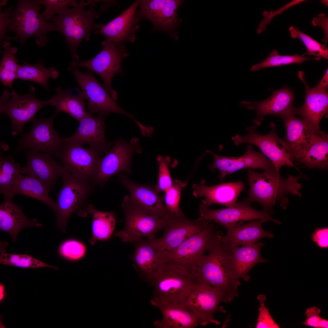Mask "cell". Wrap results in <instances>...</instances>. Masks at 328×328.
<instances>
[{"mask_svg": "<svg viewBox=\"0 0 328 328\" xmlns=\"http://www.w3.org/2000/svg\"><path fill=\"white\" fill-rule=\"evenodd\" d=\"M223 235L221 231H217L208 253L203 255L192 267L200 282L220 289L228 303L238 295L240 283L234 272L229 250L222 241Z\"/></svg>", "mask_w": 328, "mask_h": 328, "instance_id": "cell-1", "label": "cell"}, {"mask_svg": "<svg viewBox=\"0 0 328 328\" xmlns=\"http://www.w3.org/2000/svg\"><path fill=\"white\" fill-rule=\"evenodd\" d=\"M245 169L249 186L246 200L250 203H258L262 206L263 210L272 212V207L277 201H280L282 208L286 209L288 204L286 196L288 194L301 196L300 191L302 184L298 181L302 175H289L285 179L277 172L274 166L264 170L262 173L251 168Z\"/></svg>", "mask_w": 328, "mask_h": 328, "instance_id": "cell-2", "label": "cell"}, {"mask_svg": "<svg viewBox=\"0 0 328 328\" xmlns=\"http://www.w3.org/2000/svg\"><path fill=\"white\" fill-rule=\"evenodd\" d=\"M199 282L192 266L165 262L151 285L153 289L150 303L155 307L162 304H183Z\"/></svg>", "mask_w": 328, "mask_h": 328, "instance_id": "cell-3", "label": "cell"}, {"mask_svg": "<svg viewBox=\"0 0 328 328\" xmlns=\"http://www.w3.org/2000/svg\"><path fill=\"white\" fill-rule=\"evenodd\" d=\"M96 2L80 0L77 5L72 8H66L51 20L55 23L56 31L65 37L72 54L73 61L79 60L77 50L82 40L84 39L88 41L91 32L99 29L102 24L94 22V19L101 14L95 11Z\"/></svg>", "mask_w": 328, "mask_h": 328, "instance_id": "cell-4", "label": "cell"}, {"mask_svg": "<svg viewBox=\"0 0 328 328\" xmlns=\"http://www.w3.org/2000/svg\"><path fill=\"white\" fill-rule=\"evenodd\" d=\"M34 0H19L11 12L7 32L15 34V41L23 46L29 38L34 37L39 48L44 47L50 40L49 32L56 31L55 23L50 22L40 13L42 7Z\"/></svg>", "mask_w": 328, "mask_h": 328, "instance_id": "cell-5", "label": "cell"}, {"mask_svg": "<svg viewBox=\"0 0 328 328\" xmlns=\"http://www.w3.org/2000/svg\"><path fill=\"white\" fill-rule=\"evenodd\" d=\"M125 216L124 228L115 234L122 242L134 244L143 239L155 238L156 233L163 228L170 216L161 217L148 212L133 203L129 196H125L121 204Z\"/></svg>", "mask_w": 328, "mask_h": 328, "instance_id": "cell-6", "label": "cell"}, {"mask_svg": "<svg viewBox=\"0 0 328 328\" xmlns=\"http://www.w3.org/2000/svg\"><path fill=\"white\" fill-rule=\"evenodd\" d=\"M61 177L63 184L57 194L55 212L57 228L63 232L72 214L85 206L94 190L93 184L70 174L63 166Z\"/></svg>", "mask_w": 328, "mask_h": 328, "instance_id": "cell-7", "label": "cell"}, {"mask_svg": "<svg viewBox=\"0 0 328 328\" xmlns=\"http://www.w3.org/2000/svg\"><path fill=\"white\" fill-rule=\"evenodd\" d=\"M103 46L100 52L92 58L80 61H72L67 70L74 67H84L99 75L103 81L104 86L116 101L117 99L116 92L112 88L111 81L116 73H123L121 63L124 58L128 54L124 45L116 44L106 39L102 42Z\"/></svg>", "mask_w": 328, "mask_h": 328, "instance_id": "cell-8", "label": "cell"}, {"mask_svg": "<svg viewBox=\"0 0 328 328\" xmlns=\"http://www.w3.org/2000/svg\"><path fill=\"white\" fill-rule=\"evenodd\" d=\"M35 87L31 86L26 94L20 95L13 89L10 93L11 99L9 100L4 90L0 101V114L8 116L11 121L12 135L16 136L23 131L24 125L34 119L37 113L43 107L51 105L50 99L43 101L35 96Z\"/></svg>", "mask_w": 328, "mask_h": 328, "instance_id": "cell-9", "label": "cell"}, {"mask_svg": "<svg viewBox=\"0 0 328 328\" xmlns=\"http://www.w3.org/2000/svg\"><path fill=\"white\" fill-rule=\"evenodd\" d=\"M257 127L254 125L247 127L246 130L248 133L246 135H237L232 137L235 145L238 146L243 143H247L257 146L271 161L278 173L281 168L286 165L293 167L300 172L291 160L286 141L277 135L276 125L271 122L269 127L271 131L265 135L258 134L256 131Z\"/></svg>", "mask_w": 328, "mask_h": 328, "instance_id": "cell-10", "label": "cell"}, {"mask_svg": "<svg viewBox=\"0 0 328 328\" xmlns=\"http://www.w3.org/2000/svg\"><path fill=\"white\" fill-rule=\"evenodd\" d=\"M57 114L55 112L47 118H34L32 121V125L30 131L23 134L19 140L15 152L29 150L48 153L60 159L63 138L55 131L53 126Z\"/></svg>", "mask_w": 328, "mask_h": 328, "instance_id": "cell-11", "label": "cell"}, {"mask_svg": "<svg viewBox=\"0 0 328 328\" xmlns=\"http://www.w3.org/2000/svg\"><path fill=\"white\" fill-rule=\"evenodd\" d=\"M71 71L80 86L87 101L88 112L92 115L96 113L108 115L110 113L122 114L132 119L136 123L138 121L132 114L126 111L116 103L109 92L96 79L94 73L88 70L83 73L77 67Z\"/></svg>", "mask_w": 328, "mask_h": 328, "instance_id": "cell-12", "label": "cell"}, {"mask_svg": "<svg viewBox=\"0 0 328 328\" xmlns=\"http://www.w3.org/2000/svg\"><path fill=\"white\" fill-rule=\"evenodd\" d=\"M142 151L138 138H132L129 142L119 138L112 148L102 157L92 183L102 187L116 174L124 171L131 174L133 156L135 153H141Z\"/></svg>", "mask_w": 328, "mask_h": 328, "instance_id": "cell-13", "label": "cell"}, {"mask_svg": "<svg viewBox=\"0 0 328 328\" xmlns=\"http://www.w3.org/2000/svg\"><path fill=\"white\" fill-rule=\"evenodd\" d=\"M102 154L89 147L63 141L60 159L62 165L70 174L92 183L97 171Z\"/></svg>", "mask_w": 328, "mask_h": 328, "instance_id": "cell-14", "label": "cell"}, {"mask_svg": "<svg viewBox=\"0 0 328 328\" xmlns=\"http://www.w3.org/2000/svg\"><path fill=\"white\" fill-rule=\"evenodd\" d=\"M226 302L225 295L220 289L199 282L189 295L183 304L197 317L200 326L212 324L217 325L220 322L215 319L214 313L226 312L222 302Z\"/></svg>", "mask_w": 328, "mask_h": 328, "instance_id": "cell-15", "label": "cell"}, {"mask_svg": "<svg viewBox=\"0 0 328 328\" xmlns=\"http://www.w3.org/2000/svg\"><path fill=\"white\" fill-rule=\"evenodd\" d=\"M215 230L214 225L209 221L202 230L176 248L159 251V256L165 262L193 266L210 249L217 233Z\"/></svg>", "mask_w": 328, "mask_h": 328, "instance_id": "cell-16", "label": "cell"}, {"mask_svg": "<svg viewBox=\"0 0 328 328\" xmlns=\"http://www.w3.org/2000/svg\"><path fill=\"white\" fill-rule=\"evenodd\" d=\"M250 203L245 200L231 207L218 210L211 209L200 205V217L205 220H213L226 228L240 225L245 221L255 220L266 219L281 224L280 221L273 219L268 212L257 210L251 206Z\"/></svg>", "mask_w": 328, "mask_h": 328, "instance_id": "cell-17", "label": "cell"}, {"mask_svg": "<svg viewBox=\"0 0 328 328\" xmlns=\"http://www.w3.org/2000/svg\"><path fill=\"white\" fill-rule=\"evenodd\" d=\"M209 221L200 217L196 220L190 219L184 214L171 215L163 228L162 235L152 241L159 251L172 250L202 230Z\"/></svg>", "mask_w": 328, "mask_h": 328, "instance_id": "cell-18", "label": "cell"}, {"mask_svg": "<svg viewBox=\"0 0 328 328\" xmlns=\"http://www.w3.org/2000/svg\"><path fill=\"white\" fill-rule=\"evenodd\" d=\"M286 128V142L292 161L296 162L304 154L321 130H315L306 121L296 117L292 110L280 116Z\"/></svg>", "mask_w": 328, "mask_h": 328, "instance_id": "cell-19", "label": "cell"}, {"mask_svg": "<svg viewBox=\"0 0 328 328\" xmlns=\"http://www.w3.org/2000/svg\"><path fill=\"white\" fill-rule=\"evenodd\" d=\"M107 116L98 114L96 117L89 114L79 122L76 132L72 135L63 138V141L82 145L87 144L89 147L101 153H106L114 144L105 137L104 121Z\"/></svg>", "mask_w": 328, "mask_h": 328, "instance_id": "cell-20", "label": "cell"}, {"mask_svg": "<svg viewBox=\"0 0 328 328\" xmlns=\"http://www.w3.org/2000/svg\"><path fill=\"white\" fill-rule=\"evenodd\" d=\"M183 2L180 0L140 1L138 13L142 18L151 21L155 29L172 32L179 23L177 10Z\"/></svg>", "mask_w": 328, "mask_h": 328, "instance_id": "cell-21", "label": "cell"}, {"mask_svg": "<svg viewBox=\"0 0 328 328\" xmlns=\"http://www.w3.org/2000/svg\"><path fill=\"white\" fill-rule=\"evenodd\" d=\"M207 153L214 157L213 163L209 168L212 170L218 169L220 173L218 177L222 181L226 176L243 168L261 169L264 170L274 166L271 161L261 152L255 151L251 145H248L245 153L239 157L221 156L210 151Z\"/></svg>", "mask_w": 328, "mask_h": 328, "instance_id": "cell-22", "label": "cell"}, {"mask_svg": "<svg viewBox=\"0 0 328 328\" xmlns=\"http://www.w3.org/2000/svg\"><path fill=\"white\" fill-rule=\"evenodd\" d=\"M27 164L21 168V173L40 181L50 191L61 177L62 165L48 153L25 150Z\"/></svg>", "mask_w": 328, "mask_h": 328, "instance_id": "cell-23", "label": "cell"}, {"mask_svg": "<svg viewBox=\"0 0 328 328\" xmlns=\"http://www.w3.org/2000/svg\"><path fill=\"white\" fill-rule=\"evenodd\" d=\"M118 181L128 190L129 196L135 204L152 214L161 217L171 215L163 203L164 198L155 186L141 185L130 180L124 174L118 173Z\"/></svg>", "mask_w": 328, "mask_h": 328, "instance_id": "cell-24", "label": "cell"}, {"mask_svg": "<svg viewBox=\"0 0 328 328\" xmlns=\"http://www.w3.org/2000/svg\"><path fill=\"white\" fill-rule=\"evenodd\" d=\"M206 181L202 180L200 183L194 184L192 186L193 194L195 197H204L200 205L208 207L213 203H217L227 207H231L236 203L238 197L244 190V184L241 180L229 182L208 186Z\"/></svg>", "mask_w": 328, "mask_h": 328, "instance_id": "cell-25", "label": "cell"}, {"mask_svg": "<svg viewBox=\"0 0 328 328\" xmlns=\"http://www.w3.org/2000/svg\"><path fill=\"white\" fill-rule=\"evenodd\" d=\"M139 4L140 1L135 2L109 22L102 24L94 33L102 34L106 40L117 44H123L127 41H133L134 33L138 28L135 10Z\"/></svg>", "mask_w": 328, "mask_h": 328, "instance_id": "cell-26", "label": "cell"}, {"mask_svg": "<svg viewBox=\"0 0 328 328\" xmlns=\"http://www.w3.org/2000/svg\"><path fill=\"white\" fill-rule=\"evenodd\" d=\"M294 98L292 92L286 87L273 91L271 96L260 102L242 101L240 106L256 111V118L253 120L257 126L260 125L265 116L273 114L279 116L292 110Z\"/></svg>", "mask_w": 328, "mask_h": 328, "instance_id": "cell-27", "label": "cell"}, {"mask_svg": "<svg viewBox=\"0 0 328 328\" xmlns=\"http://www.w3.org/2000/svg\"><path fill=\"white\" fill-rule=\"evenodd\" d=\"M298 76L304 84L306 97L303 105L299 108H293L295 114L300 115L315 130L321 131L320 122L323 117L327 116L328 94L327 92L315 91L310 88L305 80L304 72H298Z\"/></svg>", "mask_w": 328, "mask_h": 328, "instance_id": "cell-28", "label": "cell"}, {"mask_svg": "<svg viewBox=\"0 0 328 328\" xmlns=\"http://www.w3.org/2000/svg\"><path fill=\"white\" fill-rule=\"evenodd\" d=\"M134 244L135 251L131 257L133 266L140 278L151 285L165 262L152 240L142 239Z\"/></svg>", "mask_w": 328, "mask_h": 328, "instance_id": "cell-29", "label": "cell"}, {"mask_svg": "<svg viewBox=\"0 0 328 328\" xmlns=\"http://www.w3.org/2000/svg\"><path fill=\"white\" fill-rule=\"evenodd\" d=\"M13 199L4 198L0 205V230L9 234L12 242H16L19 232L28 227H40L36 218L30 219L25 215L23 207L15 203Z\"/></svg>", "mask_w": 328, "mask_h": 328, "instance_id": "cell-30", "label": "cell"}, {"mask_svg": "<svg viewBox=\"0 0 328 328\" xmlns=\"http://www.w3.org/2000/svg\"><path fill=\"white\" fill-rule=\"evenodd\" d=\"M266 219L251 220L244 224L226 228L227 234L222 237V241L227 248L255 244L260 239L267 237L272 238L274 235L271 231L264 230L262 227Z\"/></svg>", "mask_w": 328, "mask_h": 328, "instance_id": "cell-31", "label": "cell"}, {"mask_svg": "<svg viewBox=\"0 0 328 328\" xmlns=\"http://www.w3.org/2000/svg\"><path fill=\"white\" fill-rule=\"evenodd\" d=\"M264 244L262 242L229 248L230 259L235 274L239 280L248 282L250 270L259 263H265L266 260L261 255V250Z\"/></svg>", "mask_w": 328, "mask_h": 328, "instance_id": "cell-32", "label": "cell"}, {"mask_svg": "<svg viewBox=\"0 0 328 328\" xmlns=\"http://www.w3.org/2000/svg\"><path fill=\"white\" fill-rule=\"evenodd\" d=\"M155 307L161 311V319L155 320L153 325L158 328H194L200 326L195 315L184 304H162Z\"/></svg>", "mask_w": 328, "mask_h": 328, "instance_id": "cell-33", "label": "cell"}, {"mask_svg": "<svg viewBox=\"0 0 328 328\" xmlns=\"http://www.w3.org/2000/svg\"><path fill=\"white\" fill-rule=\"evenodd\" d=\"M56 94L50 99L51 105L56 108L55 112H64L79 121L89 113L85 110L86 97L82 91L76 88L62 90L55 88Z\"/></svg>", "mask_w": 328, "mask_h": 328, "instance_id": "cell-34", "label": "cell"}, {"mask_svg": "<svg viewBox=\"0 0 328 328\" xmlns=\"http://www.w3.org/2000/svg\"><path fill=\"white\" fill-rule=\"evenodd\" d=\"M49 192L45 186L38 179L20 174L4 198L13 199L16 195H24L45 203L55 212L57 209L56 203L49 196Z\"/></svg>", "mask_w": 328, "mask_h": 328, "instance_id": "cell-35", "label": "cell"}, {"mask_svg": "<svg viewBox=\"0 0 328 328\" xmlns=\"http://www.w3.org/2000/svg\"><path fill=\"white\" fill-rule=\"evenodd\" d=\"M328 135L321 131L303 155L296 162L297 165L311 168L327 169L328 167Z\"/></svg>", "mask_w": 328, "mask_h": 328, "instance_id": "cell-36", "label": "cell"}, {"mask_svg": "<svg viewBox=\"0 0 328 328\" xmlns=\"http://www.w3.org/2000/svg\"><path fill=\"white\" fill-rule=\"evenodd\" d=\"M87 212L92 214V236L89 242L93 245L97 241H105L111 236L116 221L113 212H105L96 210L91 204H88Z\"/></svg>", "mask_w": 328, "mask_h": 328, "instance_id": "cell-37", "label": "cell"}, {"mask_svg": "<svg viewBox=\"0 0 328 328\" xmlns=\"http://www.w3.org/2000/svg\"><path fill=\"white\" fill-rule=\"evenodd\" d=\"M59 72L53 67H46L42 62L31 64L23 60L22 64L19 65L17 72V79L28 80L42 85L47 91L50 89L48 82L50 78L56 79Z\"/></svg>", "mask_w": 328, "mask_h": 328, "instance_id": "cell-38", "label": "cell"}, {"mask_svg": "<svg viewBox=\"0 0 328 328\" xmlns=\"http://www.w3.org/2000/svg\"><path fill=\"white\" fill-rule=\"evenodd\" d=\"M3 50L0 65V80L5 87L13 90L12 84L17 79V73L19 65L16 54L18 49L12 47L10 41H5L2 47Z\"/></svg>", "mask_w": 328, "mask_h": 328, "instance_id": "cell-39", "label": "cell"}, {"mask_svg": "<svg viewBox=\"0 0 328 328\" xmlns=\"http://www.w3.org/2000/svg\"><path fill=\"white\" fill-rule=\"evenodd\" d=\"M21 173L19 163H16L11 155H5L0 151V192L4 198Z\"/></svg>", "mask_w": 328, "mask_h": 328, "instance_id": "cell-40", "label": "cell"}, {"mask_svg": "<svg viewBox=\"0 0 328 328\" xmlns=\"http://www.w3.org/2000/svg\"><path fill=\"white\" fill-rule=\"evenodd\" d=\"M1 243L0 263L1 264L25 268L49 267L55 269L57 268L45 263L27 254H17L6 253L5 249L6 243Z\"/></svg>", "mask_w": 328, "mask_h": 328, "instance_id": "cell-41", "label": "cell"}, {"mask_svg": "<svg viewBox=\"0 0 328 328\" xmlns=\"http://www.w3.org/2000/svg\"><path fill=\"white\" fill-rule=\"evenodd\" d=\"M322 58L319 57L310 58L299 56L298 54L292 55H280L276 50H272L269 55L262 62L253 65L250 69L252 72H255L260 69L268 67L280 66L292 63L301 64L303 62L309 60H313L317 61L320 60Z\"/></svg>", "mask_w": 328, "mask_h": 328, "instance_id": "cell-42", "label": "cell"}, {"mask_svg": "<svg viewBox=\"0 0 328 328\" xmlns=\"http://www.w3.org/2000/svg\"><path fill=\"white\" fill-rule=\"evenodd\" d=\"M289 30L292 38H299L304 44L307 51L304 54L314 55L328 59V49L326 45L321 44L309 35L302 32L296 27L290 26Z\"/></svg>", "mask_w": 328, "mask_h": 328, "instance_id": "cell-43", "label": "cell"}, {"mask_svg": "<svg viewBox=\"0 0 328 328\" xmlns=\"http://www.w3.org/2000/svg\"><path fill=\"white\" fill-rule=\"evenodd\" d=\"M86 251V248L81 242L74 239H68L62 242L58 249L59 255L64 259L75 261L83 258Z\"/></svg>", "mask_w": 328, "mask_h": 328, "instance_id": "cell-44", "label": "cell"}, {"mask_svg": "<svg viewBox=\"0 0 328 328\" xmlns=\"http://www.w3.org/2000/svg\"><path fill=\"white\" fill-rule=\"evenodd\" d=\"M186 184V182L176 179L170 188L165 192V204L171 215H178L184 214L179 207V203L181 190Z\"/></svg>", "mask_w": 328, "mask_h": 328, "instance_id": "cell-45", "label": "cell"}, {"mask_svg": "<svg viewBox=\"0 0 328 328\" xmlns=\"http://www.w3.org/2000/svg\"><path fill=\"white\" fill-rule=\"evenodd\" d=\"M37 2L44 6L45 10L42 14L46 19L50 21L56 14H60L66 8L70 6L74 7L79 3L75 0H37Z\"/></svg>", "mask_w": 328, "mask_h": 328, "instance_id": "cell-46", "label": "cell"}, {"mask_svg": "<svg viewBox=\"0 0 328 328\" xmlns=\"http://www.w3.org/2000/svg\"><path fill=\"white\" fill-rule=\"evenodd\" d=\"M159 171L158 182L155 186L156 189L159 192H166L172 186L173 182L169 169L171 158L169 156L164 157L161 155L157 156Z\"/></svg>", "mask_w": 328, "mask_h": 328, "instance_id": "cell-47", "label": "cell"}, {"mask_svg": "<svg viewBox=\"0 0 328 328\" xmlns=\"http://www.w3.org/2000/svg\"><path fill=\"white\" fill-rule=\"evenodd\" d=\"M260 303L259 315L256 326V328H279V326L274 321L269 313L268 308L265 307V302L266 297L261 294L258 296Z\"/></svg>", "mask_w": 328, "mask_h": 328, "instance_id": "cell-48", "label": "cell"}, {"mask_svg": "<svg viewBox=\"0 0 328 328\" xmlns=\"http://www.w3.org/2000/svg\"><path fill=\"white\" fill-rule=\"evenodd\" d=\"M320 309L315 306L308 308L306 310V319L303 324L307 326L317 328H327L328 321L321 317Z\"/></svg>", "mask_w": 328, "mask_h": 328, "instance_id": "cell-49", "label": "cell"}, {"mask_svg": "<svg viewBox=\"0 0 328 328\" xmlns=\"http://www.w3.org/2000/svg\"><path fill=\"white\" fill-rule=\"evenodd\" d=\"M304 1H305V0H293L277 10L264 11L262 13L263 17L259 23L256 29L257 33L260 34L262 32L266 30L267 26L271 23L272 19L275 15L281 14L284 11L292 6L299 4Z\"/></svg>", "mask_w": 328, "mask_h": 328, "instance_id": "cell-50", "label": "cell"}, {"mask_svg": "<svg viewBox=\"0 0 328 328\" xmlns=\"http://www.w3.org/2000/svg\"><path fill=\"white\" fill-rule=\"evenodd\" d=\"M14 7V6L10 5L8 7L5 8L3 11L0 9V43L1 48L5 41L15 40L14 37H9L6 34L11 12Z\"/></svg>", "mask_w": 328, "mask_h": 328, "instance_id": "cell-51", "label": "cell"}, {"mask_svg": "<svg viewBox=\"0 0 328 328\" xmlns=\"http://www.w3.org/2000/svg\"><path fill=\"white\" fill-rule=\"evenodd\" d=\"M312 241L316 243L320 248H328V228H316L312 235Z\"/></svg>", "mask_w": 328, "mask_h": 328, "instance_id": "cell-52", "label": "cell"}, {"mask_svg": "<svg viewBox=\"0 0 328 328\" xmlns=\"http://www.w3.org/2000/svg\"><path fill=\"white\" fill-rule=\"evenodd\" d=\"M312 25L314 26H318L322 28L325 33L324 38L322 41L326 45L328 39V18L323 13L319 14L317 17H314L312 21Z\"/></svg>", "mask_w": 328, "mask_h": 328, "instance_id": "cell-53", "label": "cell"}, {"mask_svg": "<svg viewBox=\"0 0 328 328\" xmlns=\"http://www.w3.org/2000/svg\"><path fill=\"white\" fill-rule=\"evenodd\" d=\"M328 86V70L327 69L325 74L319 84L312 88L316 91L326 92Z\"/></svg>", "mask_w": 328, "mask_h": 328, "instance_id": "cell-54", "label": "cell"}, {"mask_svg": "<svg viewBox=\"0 0 328 328\" xmlns=\"http://www.w3.org/2000/svg\"><path fill=\"white\" fill-rule=\"evenodd\" d=\"M5 296V288L3 285L0 284V300L2 301Z\"/></svg>", "mask_w": 328, "mask_h": 328, "instance_id": "cell-55", "label": "cell"}, {"mask_svg": "<svg viewBox=\"0 0 328 328\" xmlns=\"http://www.w3.org/2000/svg\"><path fill=\"white\" fill-rule=\"evenodd\" d=\"M7 0H1L0 1V8H1L3 7L7 3Z\"/></svg>", "mask_w": 328, "mask_h": 328, "instance_id": "cell-56", "label": "cell"}, {"mask_svg": "<svg viewBox=\"0 0 328 328\" xmlns=\"http://www.w3.org/2000/svg\"><path fill=\"white\" fill-rule=\"evenodd\" d=\"M321 2L322 4L326 6H328V0H321Z\"/></svg>", "mask_w": 328, "mask_h": 328, "instance_id": "cell-57", "label": "cell"}]
</instances>
